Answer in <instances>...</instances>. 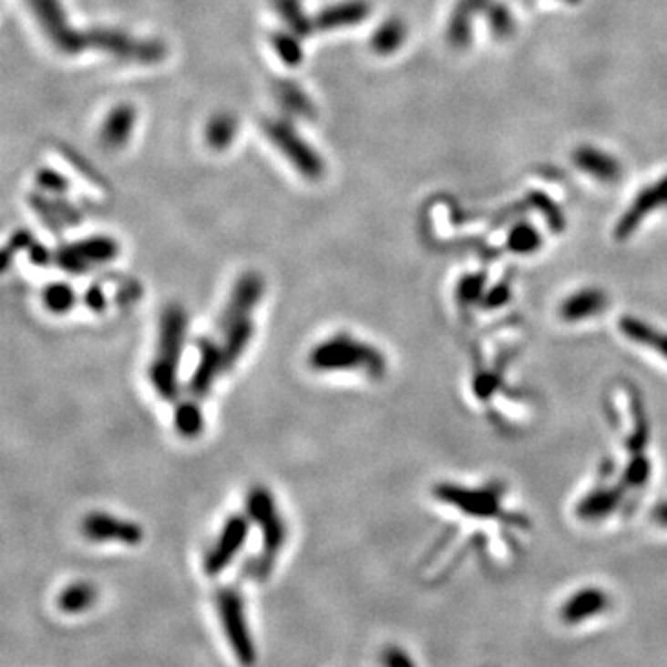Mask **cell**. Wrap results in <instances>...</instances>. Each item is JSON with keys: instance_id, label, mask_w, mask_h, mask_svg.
Instances as JSON below:
<instances>
[{"instance_id": "6da1fadb", "label": "cell", "mask_w": 667, "mask_h": 667, "mask_svg": "<svg viewBox=\"0 0 667 667\" xmlns=\"http://www.w3.org/2000/svg\"><path fill=\"white\" fill-rule=\"evenodd\" d=\"M188 315L179 304L167 306L159 317L158 344L149 378L154 392L163 401H177L180 394V362L186 347Z\"/></svg>"}, {"instance_id": "7a4b0ae2", "label": "cell", "mask_w": 667, "mask_h": 667, "mask_svg": "<svg viewBox=\"0 0 667 667\" xmlns=\"http://www.w3.org/2000/svg\"><path fill=\"white\" fill-rule=\"evenodd\" d=\"M308 365L315 373H360L367 378H380L385 373L384 354L345 332L317 344L308 354Z\"/></svg>"}, {"instance_id": "3957f363", "label": "cell", "mask_w": 667, "mask_h": 667, "mask_svg": "<svg viewBox=\"0 0 667 667\" xmlns=\"http://www.w3.org/2000/svg\"><path fill=\"white\" fill-rule=\"evenodd\" d=\"M247 516L258 527L262 536V550L251 564V575L263 580L271 575L278 554L282 552L288 539V525L278 510L276 498L265 486L251 487L247 495Z\"/></svg>"}, {"instance_id": "277c9868", "label": "cell", "mask_w": 667, "mask_h": 667, "mask_svg": "<svg viewBox=\"0 0 667 667\" xmlns=\"http://www.w3.org/2000/svg\"><path fill=\"white\" fill-rule=\"evenodd\" d=\"M217 618L234 658L243 667H254L258 660L256 641L247 618V604L241 591L234 586L219 588L215 593Z\"/></svg>"}, {"instance_id": "5b68a950", "label": "cell", "mask_w": 667, "mask_h": 667, "mask_svg": "<svg viewBox=\"0 0 667 667\" xmlns=\"http://www.w3.org/2000/svg\"><path fill=\"white\" fill-rule=\"evenodd\" d=\"M251 532V519L249 516H231L225 525L221 527L217 538L210 545L204 554L202 570L208 577H217L225 571L236 556L243 550Z\"/></svg>"}, {"instance_id": "8992f818", "label": "cell", "mask_w": 667, "mask_h": 667, "mask_svg": "<svg viewBox=\"0 0 667 667\" xmlns=\"http://www.w3.org/2000/svg\"><path fill=\"white\" fill-rule=\"evenodd\" d=\"M118 243L109 238H89L77 243H71L58 251V265L60 269L71 274L87 272L98 265H104L118 256Z\"/></svg>"}, {"instance_id": "52a82bcc", "label": "cell", "mask_w": 667, "mask_h": 667, "mask_svg": "<svg viewBox=\"0 0 667 667\" xmlns=\"http://www.w3.org/2000/svg\"><path fill=\"white\" fill-rule=\"evenodd\" d=\"M262 295H263V278L258 272L241 274L229 295L225 308H222L219 315L217 330L222 332L231 328L232 324L252 319V313L260 304Z\"/></svg>"}, {"instance_id": "ba28073f", "label": "cell", "mask_w": 667, "mask_h": 667, "mask_svg": "<svg viewBox=\"0 0 667 667\" xmlns=\"http://www.w3.org/2000/svg\"><path fill=\"white\" fill-rule=\"evenodd\" d=\"M82 534L95 543H121L136 547L143 541V528L136 521L111 516L108 512H91L84 518Z\"/></svg>"}, {"instance_id": "9c48e42d", "label": "cell", "mask_w": 667, "mask_h": 667, "mask_svg": "<svg viewBox=\"0 0 667 667\" xmlns=\"http://www.w3.org/2000/svg\"><path fill=\"white\" fill-rule=\"evenodd\" d=\"M225 371H229V367L221 345L211 340H202L199 345V360L188 382L190 395L197 401L208 397L217 378Z\"/></svg>"}, {"instance_id": "30bf717a", "label": "cell", "mask_w": 667, "mask_h": 667, "mask_svg": "<svg viewBox=\"0 0 667 667\" xmlns=\"http://www.w3.org/2000/svg\"><path fill=\"white\" fill-rule=\"evenodd\" d=\"M269 132H271V138L274 139V143L295 161V165L306 177L317 179L323 173V163L319 161L315 152L310 150L306 147V143H303L290 127L272 125V127H269Z\"/></svg>"}, {"instance_id": "8fae6325", "label": "cell", "mask_w": 667, "mask_h": 667, "mask_svg": "<svg viewBox=\"0 0 667 667\" xmlns=\"http://www.w3.org/2000/svg\"><path fill=\"white\" fill-rule=\"evenodd\" d=\"M608 606V597L597 588L577 591L562 606L560 618L566 625H582L584 621L600 616Z\"/></svg>"}, {"instance_id": "7c38bea8", "label": "cell", "mask_w": 667, "mask_h": 667, "mask_svg": "<svg viewBox=\"0 0 667 667\" xmlns=\"http://www.w3.org/2000/svg\"><path fill=\"white\" fill-rule=\"evenodd\" d=\"M98 599V591L93 584L89 582H73L69 586H66L56 604H58V610L64 611L67 616H80L84 611L91 610L93 604Z\"/></svg>"}, {"instance_id": "4fadbf2b", "label": "cell", "mask_w": 667, "mask_h": 667, "mask_svg": "<svg viewBox=\"0 0 667 667\" xmlns=\"http://www.w3.org/2000/svg\"><path fill=\"white\" fill-rule=\"evenodd\" d=\"M175 428L186 439H195L204 430V416L197 399L182 401L175 410Z\"/></svg>"}, {"instance_id": "5bb4252c", "label": "cell", "mask_w": 667, "mask_h": 667, "mask_svg": "<svg viewBox=\"0 0 667 667\" xmlns=\"http://www.w3.org/2000/svg\"><path fill=\"white\" fill-rule=\"evenodd\" d=\"M367 14V6L364 3H347L334 6L328 12L321 14L319 25L323 28H334V26H345L360 23Z\"/></svg>"}, {"instance_id": "9a60e30c", "label": "cell", "mask_w": 667, "mask_h": 667, "mask_svg": "<svg viewBox=\"0 0 667 667\" xmlns=\"http://www.w3.org/2000/svg\"><path fill=\"white\" fill-rule=\"evenodd\" d=\"M77 303V293L69 284L54 282L43 290V304L52 313H67Z\"/></svg>"}, {"instance_id": "2e32d148", "label": "cell", "mask_w": 667, "mask_h": 667, "mask_svg": "<svg viewBox=\"0 0 667 667\" xmlns=\"http://www.w3.org/2000/svg\"><path fill=\"white\" fill-rule=\"evenodd\" d=\"M658 200H667V180L660 182L656 188H651L649 191H645V195L640 197V200H636V204L632 206L634 210L627 215L625 222H621V232H629L632 221H638L641 215H645V211L651 210V206H654Z\"/></svg>"}, {"instance_id": "e0dca14e", "label": "cell", "mask_w": 667, "mask_h": 667, "mask_svg": "<svg viewBox=\"0 0 667 667\" xmlns=\"http://www.w3.org/2000/svg\"><path fill=\"white\" fill-rule=\"evenodd\" d=\"M130 127H132V114H130V109H127V108L118 109L116 114L111 116L109 121H108L106 139L109 143H114V145L123 143L128 138Z\"/></svg>"}, {"instance_id": "ac0fdd59", "label": "cell", "mask_w": 667, "mask_h": 667, "mask_svg": "<svg viewBox=\"0 0 667 667\" xmlns=\"http://www.w3.org/2000/svg\"><path fill=\"white\" fill-rule=\"evenodd\" d=\"M595 158H597L595 150H582V152H579L577 161L584 167V169H588L590 173H595L599 177H611L618 171V167L610 161L608 156L599 154V159H595Z\"/></svg>"}, {"instance_id": "d6986e66", "label": "cell", "mask_w": 667, "mask_h": 667, "mask_svg": "<svg viewBox=\"0 0 667 667\" xmlns=\"http://www.w3.org/2000/svg\"><path fill=\"white\" fill-rule=\"evenodd\" d=\"M405 30L403 26H399L397 23H389L385 26L380 28V32L375 37V46L380 52H392L395 46H399V43L403 41Z\"/></svg>"}, {"instance_id": "ffe728a7", "label": "cell", "mask_w": 667, "mask_h": 667, "mask_svg": "<svg viewBox=\"0 0 667 667\" xmlns=\"http://www.w3.org/2000/svg\"><path fill=\"white\" fill-rule=\"evenodd\" d=\"M382 667H417L414 658L399 645H389L382 651L380 656Z\"/></svg>"}, {"instance_id": "44dd1931", "label": "cell", "mask_w": 667, "mask_h": 667, "mask_svg": "<svg viewBox=\"0 0 667 667\" xmlns=\"http://www.w3.org/2000/svg\"><path fill=\"white\" fill-rule=\"evenodd\" d=\"M234 132V121L231 118H219L210 127V141L211 145H227Z\"/></svg>"}, {"instance_id": "7402d4cb", "label": "cell", "mask_w": 667, "mask_h": 667, "mask_svg": "<svg viewBox=\"0 0 667 667\" xmlns=\"http://www.w3.org/2000/svg\"><path fill=\"white\" fill-rule=\"evenodd\" d=\"M84 303H86V306H89L91 310H102V308H104V304H106V301H104V293H102L97 286H93V288H89V290L86 292Z\"/></svg>"}]
</instances>
